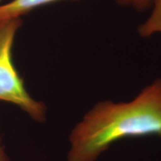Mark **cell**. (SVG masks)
Instances as JSON below:
<instances>
[{"mask_svg": "<svg viewBox=\"0 0 161 161\" xmlns=\"http://www.w3.org/2000/svg\"><path fill=\"white\" fill-rule=\"evenodd\" d=\"M120 6L131 8L136 11L142 12L152 6L153 0H115Z\"/></svg>", "mask_w": 161, "mask_h": 161, "instance_id": "cell-5", "label": "cell"}, {"mask_svg": "<svg viewBox=\"0 0 161 161\" xmlns=\"http://www.w3.org/2000/svg\"><path fill=\"white\" fill-rule=\"evenodd\" d=\"M152 7L150 16L138 28L139 35L145 38L161 34V0H153Z\"/></svg>", "mask_w": 161, "mask_h": 161, "instance_id": "cell-4", "label": "cell"}, {"mask_svg": "<svg viewBox=\"0 0 161 161\" xmlns=\"http://www.w3.org/2000/svg\"><path fill=\"white\" fill-rule=\"evenodd\" d=\"M149 135L161 136V78L129 102L96 103L70 133L67 161H96L119 140Z\"/></svg>", "mask_w": 161, "mask_h": 161, "instance_id": "cell-1", "label": "cell"}, {"mask_svg": "<svg viewBox=\"0 0 161 161\" xmlns=\"http://www.w3.org/2000/svg\"><path fill=\"white\" fill-rule=\"evenodd\" d=\"M0 130H1V128H0ZM0 161H11L8 154H6L5 148L2 142L1 135H0Z\"/></svg>", "mask_w": 161, "mask_h": 161, "instance_id": "cell-6", "label": "cell"}, {"mask_svg": "<svg viewBox=\"0 0 161 161\" xmlns=\"http://www.w3.org/2000/svg\"><path fill=\"white\" fill-rule=\"evenodd\" d=\"M160 137H161V136H160Z\"/></svg>", "mask_w": 161, "mask_h": 161, "instance_id": "cell-8", "label": "cell"}, {"mask_svg": "<svg viewBox=\"0 0 161 161\" xmlns=\"http://www.w3.org/2000/svg\"><path fill=\"white\" fill-rule=\"evenodd\" d=\"M0 1H1V0H0Z\"/></svg>", "mask_w": 161, "mask_h": 161, "instance_id": "cell-7", "label": "cell"}, {"mask_svg": "<svg viewBox=\"0 0 161 161\" xmlns=\"http://www.w3.org/2000/svg\"><path fill=\"white\" fill-rule=\"evenodd\" d=\"M22 24L21 18L0 23V101L15 104L31 119L43 123L46 119V104L29 95L12 61V46Z\"/></svg>", "mask_w": 161, "mask_h": 161, "instance_id": "cell-2", "label": "cell"}, {"mask_svg": "<svg viewBox=\"0 0 161 161\" xmlns=\"http://www.w3.org/2000/svg\"><path fill=\"white\" fill-rule=\"evenodd\" d=\"M58 1L60 0H12L5 5H0V23L20 18L38 7Z\"/></svg>", "mask_w": 161, "mask_h": 161, "instance_id": "cell-3", "label": "cell"}]
</instances>
